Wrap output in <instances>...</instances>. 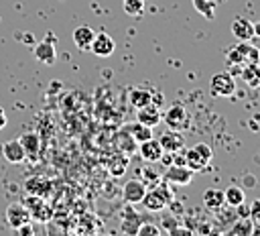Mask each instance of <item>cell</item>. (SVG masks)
Wrapping results in <instances>:
<instances>
[{
	"mask_svg": "<svg viewBox=\"0 0 260 236\" xmlns=\"http://www.w3.org/2000/svg\"><path fill=\"white\" fill-rule=\"evenodd\" d=\"M26 210H28L30 218H35V220H39V222H47V220L51 218L49 205L43 203V199H41L39 195H30V197L26 199Z\"/></svg>",
	"mask_w": 260,
	"mask_h": 236,
	"instance_id": "cell-12",
	"label": "cell"
},
{
	"mask_svg": "<svg viewBox=\"0 0 260 236\" xmlns=\"http://www.w3.org/2000/svg\"><path fill=\"white\" fill-rule=\"evenodd\" d=\"M6 126V114H4V108L0 106V130Z\"/></svg>",
	"mask_w": 260,
	"mask_h": 236,
	"instance_id": "cell-33",
	"label": "cell"
},
{
	"mask_svg": "<svg viewBox=\"0 0 260 236\" xmlns=\"http://www.w3.org/2000/svg\"><path fill=\"white\" fill-rule=\"evenodd\" d=\"M209 92L217 98H228L236 92V81L230 71H217L209 79Z\"/></svg>",
	"mask_w": 260,
	"mask_h": 236,
	"instance_id": "cell-3",
	"label": "cell"
},
{
	"mask_svg": "<svg viewBox=\"0 0 260 236\" xmlns=\"http://www.w3.org/2000/svg\"><path fill=\"white\" fill-rule=\"evenodd\" d=\"M223 197H225V203H228V205H232V208H240V205L244 203V199H246V193H244L242 187H238V185H230V187L223 189Z\"/></svg>",
	"mask_w": 260,
	"mask_h": 236,
	"instance_id": "cell-23",
	"label": "cell"
},
{
	"mask_svg": "<svg viewBox=\"0 0 260 236\" xmlns=\"http://www.w3.org/2000/svg\"><path fill=\"white\" fill-rule=\"evenodd\" d=\"M193 6L197 8V12H201L205 18H213V8L215 4L211 0H193Z\"/></svg>",
	"mask_w": 260,
	"mask_h": 236,
	"instance_id": "cell-28",
	"label": "cell"
},
{
	"mask_svg": "<svg viewBox=\"0 0 260 236\" xmlns=\"http://www.w3.org/2000/svg\"><path fill=\"white\" fill-rule=\"evenodd\" d=\"M140 224H142L140 216H138L136 212L128 210V212L124 214L122 222H120V230H122L124 234H132V236H136V232H138V226H140Z\"/></svg>",
	"mask_w": 260,
	"mask_h": 236,
	"instance_id": "cell-22",
	"label": "cell"
},
{
	"mask_svg": "<svg viewBox=\"0 0 260 236\" xmlns=\"http://www.w3.org/2000/svg\"><path fill=\"white\" fill-rule=\"evenodd\" d=\"M165 122H167L169 128L179 130V126H185L187 124V110L183 106H171L165 112Z\"/></svg>",
	"mask_w": 260,
	"mask_h": 236,
	"instance_id": "cell-18",
	"label": "cell"
},
{
	"mask_svg": "<svg viewBox=\"0 0 260 236\" xmlns=\"http://www.w3.org/2000/svg\"><path fill=\"white\" fill-rule=\"evenodd\" d=\"M2 157L6 161H10V163H22L26 159L20 140H8V142H4L2 144Z\"/></svg>",
	"mask_w": 260,
	"mask_h": 236,
	"instance_id": "cell-19",
	"label": "cell"
},
{
	"mask_svg": "<svg viewBox=\"0 0 260 236\" xmlns=\"http://www.w3.org/2000/svg\"><path fill=\"white\" fill-rule=\"evenodd\" d=\"M158 142H160V146H162L165 153H175V151H181V149H183L185 138H183V134H181L179 130L169 128L167 132H162V134L158 136Z\"/></svg>",
	"mask_w": 260,
	"mask_h": 236,
	"instance_id": "cell-11",
	"label": "cell"
},
{
	"mask_svg": "<svg viewBox=\"0 0 260 236\" xmlns=\"http://www.w3.org/2000/svg\"><path fill=\"white\" fill-rule=\"evenodd\" d=\"M24 189H26L28 195H39V197H43V195L49 193L51 183H49L47 179H43V177H30V179L24 181Z\"/></svg>",
	"mask_w": 260,
	"mask_h": 236,
	"instance_id": "cell-20",
	"label": "cell"
},
{
	"mask_svg": "<svg viewBox=\"0 0 260 236\" xmlns=\"http://www.w3.org/2000/svg\"><path fill=\"white\" fill-rule=\"evenodd\" d=\"M138 236H158L160 234V228L158 226H154V224H140L138 226V232H136Z\"/></svg>",
	"mask_w": 260,
	"mask_h": 236,
	"instance_id": "cell-30",
	"label": "cell"
},
{
	"mask_svg": "<svg viewBox=\"0 0 260 236\" xmlns=\"http://www.w3.org/2000/svg\"><path fill=\"white\" fill-rule=\"evenodd\" d=\"M144 10V0H124V12L130 16H138Z\"/></svg>",
	"mask_w": 260,
	"mask_h": 236,
	"instance_id": "cell-29",
	"label": "cell"
},
{
	"mask_svg": "<svg viewBox=\"0 0 260 236\" xmlns=\"http://www.w3.org/2000/svg\"><path fill=\"white\" fill-rule=\"evenodd\" d=\"M128 132H130V136H132L136 142H142V140H146V138L152 136V128L146 126V124H142V122H138V120L128 128Z\"/></svg>",
	"mask_w": 260,
	"mask_h": 236,
	"instance_id": "cell-25",
	"label": "cell"
},
{
	"mask_svg": "<svg viewBox=\"0 0 260 236\" xmlns=\"http://www.w3.org/2000/svg\"><path fill=\"white\" fill-rule=\"evenodd\" d=\"M142 175H144V183H146V187H152V185H156V183L160 181V175L154 173V169H146V171H142Z\"/></svg>",
	"mask_w": 260,
	"mask_h": 236,
	"instance_id": "cell-32",
	"label": "cell"
},
{
	"mask_svg": "<svg viewBox=\"0 0 260 236\" xmlns=\"http://www.w3.org/2000/svg\"><path fill=\"white\" fill-rule=\"evenodd\" d=\"M211 159H213V151L205 142H197L195 146H191V149L185 151V165L191 171H203V169H207V165L211 163Z\"/></svg>",
	"mask_w": 260,
	"mask_h": 236,
	"instance_id": "cell-1",
	"label": "cell"
},
{
	"mask_svg": "<svg viewBox=\"0 0 260 236\" xmlns=\"http://www.w3.org/2000/svg\"><path fill=\"white\" fill-rule=\"evenodd\" d=\"M114 49H116V43L108 33H95V37L91 41V47H89V51H93V55L110 57L114 53Z\"/></svg>",
	"mask_w": 260,
	"mask_h": 236,
	"instance_id": "cell-8",
	"label": "cell"
},
{
	"mask_svg": "<svg viewBox=\"0 0 260 236\" xmlns=\"http://www.w3.org/2000/svg\"><path fill=\"white\" fill-rule=\"evenodd\" d=\"M203 205L211 212H217L225 205V197H223V189H217V187H207L203 191Z\"/></svg>",
	"mask_w": 260,
	"mask_h": 236,
	"instance_id": "cell-16",
	"label": "cell"
},
{
	"mask_svg": "<svg viewBox=\"0 0 260 236\" xmlns=\"http://www.w3.org/2000/svg\"><path fill=\"white\" fill-rule=\"evenodd\" d=\"M240 75L250 87H260V63H244L240 69Z\"/></svg>",
	"mask_w": 260,
	"mask_h": 236,
	"instance_id": "cell-21",
	"label": "cell"
},
{
	"mask_svg": "<svg viewBox=\"0 0 260 236\" xmlns=\"http://www.w3.org/2000/svg\"><path fill=\"white\" fill-rule=\"evenodd\" d=\"M171 201V191L167 189V185H152L150 189H146L144 197H142V205L150 212H160L162 208H167Z\"/></svg>",
	"mask_w": 260,
	"mask_h": 236,
	"instance_id": "cell-2",
	"label": "cell"
},
{
	"mask_svg": "<svg viewBox=\"0 0 260 236\" xmlns=\"http://www.w3.org/2000/svg\"><path fill=\"white\" fill-rule=\"evenodd\" d=\"M146 193V183L140 179H130L122 187V197L126 203H140Z\"/></svg>",
	"mask_w": 260,
	"mask_h": 236,
	"instance_id": "cell-6",
	"label": "cell"
},
{
	"mask_svg": "<svg viewBox=\"0 0 260 236\" xmlns=\"http://www.w3.org/2000/svg\"><path fill=\"white\" fill-rule=\"evenodd\" d=\"M20 144H22V149H24V155H26V159H39V153H41V138H39V134H35V132H24L20 138Z\"/></svg>",
	"mask_w": 260,
	"mask_h": 236,
	"instance_id": "cell-15",
	"label": "cell"
},
{
	"mask_svg": "<svg viewBox=\"0 0 260 236\" xmlns=\"http://www.w3.org/2000/svg\"><path fill=\"white\" fill-rule=\"evenodd\" d=\"M140 146H138V153H140V157L146 161V163H156V161H160L162 159V146H160V142H158V138H146V140H142V142H138Z\"/></svg>",
	"mask_w": 260,
	"mask_h": 236,
	"instance_id": "cell-7",
	"label": "cell"
},
{
	"mask_svg": "<svg viewBox=\"0 0 260 236\" xmlns=\"http://www.w3.org/2000/svg\"><path fill=\"white\" fill-rule=\"evenodd\" d=\"M232 35L238 39V41H252L254 39V26L248 18L244 16H236L232 20Z\"/></svg>",
	"mask_w": 260,
	"mask_h": 236,
	"instance_id": "cell-13",
	"label": "cell"
},
{
	"mask_svg": "<svg viewBox=\"0 0 260 236\" xmlns=\"http://www.w3.org/2000/svg\"><path fill=\"white\" fill-rule=\"evenodd\" d=\"M6 224L10 228H14V230L24 226V224H30V214H28L26 205H22L18 201L8 203V208H6Z\"/></svg>",
	"mask_w": 260,
	"mask_h": 236,
	"instance_id": "cell-4",
	"label": "cell"
},
{
	"mask_svg": "<svg viewBox=\"0 0 260 236\" xmlns=\"http://www.w3.org/2000/svg\"><path fill=\"white\" fill-rule=\"evenodd\" d=\"M236 49L242 53V57H244L248 63H258V55H260V51H258L250 41H240V43L236 45Z\"/></svg>",
	"mask_w": 260,
	"mask_h": 236,
	"instance_id": "cell-24",
	"label": "cell"
},
{
	"mask_svg": "<svg viewBox=\"0 0 260 236\" xmlns=\"http://www.w3.org/2000/svg\"><path fill=\"white\" fill-rule=\"evenodd\" d=\"M252 26H254V37H260V20L252 22Z\"/></svg>",
	"mask_w": 260,
	"mask_h": 236,
	"instance_id": "cell-34",
	"label": "cell"
},
{
	"mask_svg": "<svg viewBox=\"0 0 260 236\" xmlns=\"http://www.w3.org/2000/svg\"><path fill=\"white\" fill-rule=\"evenodd\" d=\"M128 100H130V104L134 108H142L146 104H152V90L146 87V85H136V87L130 90Z\"/></svg>",
	"mask_w": 260,
	"mask_h": 236,
	"instance_id": "cell-17",
	"label": "cell"
},
{
	"mask_svg": "<svg viewBox=\"0 0 260 236\" xmlns=\"http://www.w3.org/2000/svg\"><path fill=\"white\" fill-rule=\"evenodd\" d=\"M225 61H228V65H234L236 69H242V65L246 63V59L242 57V53H240L236 47L228 49V53H225Z\"/></svg>",
	"mask_w": 260,
	"mask_h": 236,
	"instance_id": "cell-27",
	"label": "cell"
},
{
	"mask_svg": "<svg viewBox=\"0 0 260 236\" xmlns=\"http://www.w3.org/2000/svg\"><path fill=\"white\" fill-rule=\"evenodd\" d=\"M93 37H95V31L91 26H87V24H81V26H77L73 31V43H75V47L79 51H89Z\"/></svg>",
	"mask_w": 260,
	"mask_h": 236,
	"instance_id": "cell-14",
	"label": "cell"
},
{
	"mask_svg": "<svg viewBox=\"0 0 260 236\" xmlns=\"http://www.w3.org/2000/svg\"><path fill=\"white\" fill-rule=\"evenodd\" d=\"M193 175H195V171H191L187 165H171L165 171V181H169L173 185H189Z\"/></svg>",
	"mask_w": 260,
	"mask_h": 236,
	"instance_id": "cell-5",
	"label": "cell"
},
{
	"mask_svg": "<svg viewBox=\"0 0 260 236\" xmlns=\"http://www.w3.org/2000/svg\"><path fill=\"white\" fill-rule=\"evenodd\" d=\"M254 228H252V222L250 220H238L236 226H232V234H250Z\"/></svg>",
	"mask_w": 260,
	"mask_h": 236,
	"instance_id": "cell-31",
	"label": "cell"
},
{
	"mask_svg": "<svg viewBox=\"0 0 260 236\" xmlns=\"http://www.w3.org/2000/svg\"><path fill=\"white\" fill-rule=\"evenodd\" d=\"M128 169V157L126 155H116L112 161H110V173L114 177H122Z\"/></svg>",
	"mask_w": 260,
	"mask_h": 236,
	"instance_id": "cell-26",
	"label": "cell"
},
{
	"mask_svg": "<svg viewBox=\"0 0 260 236\" xmlns=\"http://www.w3.org/2000/svg\"><path fill=\"white\" fill-rule=\"evenodd\" d=\"M35 57L37 61L45 63V65H53L55 59H57V51H55V43H53V37H47L45 41H39L35 45Z\"/></svg>",
	"mask_w": 260,
	"mask_h": 236,
	"instance_id": "cell-9",
	"label": "cell"
},
{
	"mask_svg": "<svg viewBox=\"0 0 260 236\" xmlns=\"http://www.w3.org/2000/svg\"><path fill=\"white\" fill-rule=\"evenodd\" d=\"M258 63H260V55H258Z\"/></svg>",
	"mask_w": 260,
	"mask_h": 236,
	"instance_id": "cell-35",
	"label": "cell"
},
{
	"mask_svg": "<svg viewBox=\"0 0 260 236\" xmlns=\"http://www.w3.org/2000/svg\"><path fill=\"white\" fill-rule=\"evenodd\" d=\"M136 120L142 122V124H146V126H150V128H154V126L160 124L162 114H160L158 106L146 104V106H142V108H136Z\"/></svg>",
	"mask_w": 260,
	"mask_h": 236,
	"instance_id": "cell-10",
	"label": "cell"
}]
</instances>
